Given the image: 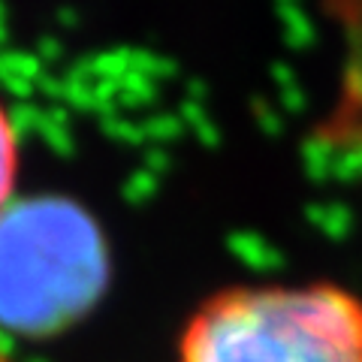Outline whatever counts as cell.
Segmentation results:
<instances>
[{"label": "cell", "instance_id": "obj_2", "mask_svg": "<svg viewBox=\"0 0 362 362\" xmlns=\"http://www.w3.org/2000/svg\"><path fill=\"white\" fill-rule=\"evenodd\" d=\"M106 245L94 218L61 197L0 214V323L45 335L94 308L106 287Z\"/></svg>", "mask_w": 362, "mask_h": 362}, {"label": "cell", "instance_id": "obj_4", "mask_svg": "<svg viewBox=\"0 0 362 362\" xmlns=\"http://www.w3.org/2000/svg\"><path fill=\"white\" fill-rule=\"evenodd\" d=\"M326 233L332 235V239H344V235L350 233V223H354V214H350L344 206H332L329 211H326Z\"/></svg>", "mask_w": 362, "mask_h": 362}, {"label": "cell", "instance_id": "obj_3", "mask_svg": "<svg viewBox=\"0 0 362 362\" xmlns=\"http://www.w3.org/2000/svg\"><path fill=\"white\" fill-rule=\"evenodd\" d=\"M18 178V139L6 109L0 106V214L13 206Z\"/></svg>", "mask_w": 362, "mask_h": 362}, {"label": "cell", "instance_id": "obj_1", "mask_svg": "<svg viewBox=\"0 0 362 362\" xmlns=\"http://www.w3.org/2000/svg\"><path fill=\"white\" fill-rule=\"evenodd\" d=\"M175 362H362V302L332 284L221 290L187 317Z\"/></svg>", "mask_w": 362, "mask_h": 362}]
</instances>
